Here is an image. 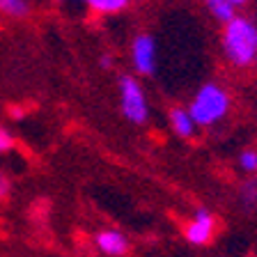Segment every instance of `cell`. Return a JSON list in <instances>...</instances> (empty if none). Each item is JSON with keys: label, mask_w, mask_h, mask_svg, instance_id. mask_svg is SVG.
Listing matches in <instances>:
<instances>
[{"label": "cell", "mask_w": 257, "mask_h": 257, "mask_svg": "<svg viewBox=\"0 0 257 257\" xmlns=\"http://www.w3.org/2000/svg\"><path fill=\"white\" fill-rule=\"evenodd\" d=\"M220 46L225 60L234 69H250L257 64V21L246 14H236L223 26Z\"/></svg>", "instance_id": "obj_1"}, {"label": "cell", "mask_w": 257, "mask_h": 257, "mask_svg": "<svg viewBox=\"0 0 257 257\" xmlns=\"http://www.w3.org/2000/svg\"><path fill=\"white\" fill-rule=\"evenodd\" d=\"M186 108L193 115L198 128H211L230 115L232 94L220 83H202Z\"/></svg>", "instance_id": "obj_2"}, {"label": "cell", "mask_w": 257, "mask_h": 257, "mask_svg": "<svg viewBox=\"0 0 257 257\" xmlns=\"http://www.w3.org/2000/svg\"><path fill=\"white\" fill-rule=\"evenodd\" d=\"M117 90H119V108L122 115L136 126L150 122L152 108H150V99L145 94L143 83L138 80V76L134 74H122L117 80Z\"/></svg>", "instance_id": "obj_3"}, {"label": "cell", "mask_w": 257, "mask_h": 257, "mask_svg": "<svg viewBox=\"0 0 257 257\" xmlns=\"http://www.w3.org/2000/svg\"><path fill=\"white\" fill-rule=\"evenodd\" d=\"M216 232H218V218H216V214L207 207L195 209L193 216L184 223V227H182L184 241L191 243V246H195V248L209 246V243L214 241Z\"/></svg>", "instance_id": "obj_4"}, {"label": "cell", "mask_w": 257, "mask_h": 257, "mask_svg": "<svg viewBox=\"0 0 257 257\" xmlns=\"http://www.w3.org/2000/svg\"><path fill=\"white\" fill-rule=\"evenodd\" d=\"M128 58H131L134 71L138 76H154L156 64H159V46H156L154 35H150V32H138V35L131 39Z\"/></svg>", "instance_id": "obj_5"}, {"label": "cell", "mask_w": 257, "mask_h": 257, "mask_svg": "<svg viewBox=\"0 0 257 257\" xmlns=\"http://www.w3.org/2000/svg\"><path fill=\"white\" fill-rule=\"evenodd\" d=\"M94 248L106 257H126L131 252V241L117 227H103L94 234Z\"/></svg>", "instance_id": "obj_6"}, {"label": "cell", "mask_w": 257, "mask_h": 257, "mask_svg": "<svg viewBox=\"0 0 257 257\" xmlns=\"http://www.w3.org/2000/svg\"><path fill=\"white\" fill-rule=\"evenodd\" d=\"M168 124H170L172 134L182 140H193L200 131L186 106H172L170 112H168Z\"/></svg>", "instance_id": "obj_7"}, {"label": "cell", "mask_w": 257, "mask_h": 257, "mask_svg": "<svg viewBox=\"0 0 257 257\" xmlns=\"http://www.w3.org/2000/svg\"><path fill=\"white\" fill-rule=\"evenodd\" d=\"M202 3L207 5L209 14L214 16L220 26H225L239 14V7H243L248 0H202Z\"/></svg>", "instance_id": "obj_8"}, {"label": "cell", "mask_w": 257, "mask_h": 257, "mask_svg": "<svg viewBox=\"0 0 257 257\" xmlns=\"http://www.w3.org/2000/svg\"><path fill=\"white\" fill-rule=\"evenodd\" d=\"M239 204L246 214L257 211V177H248L239 184Z\"/></svg>", "instance_id": "obj_9"}, {"label": "cell", "mask_w": 257, "mask_h": 257, "mask_svg": "<svg viewBox=\"0 0 257 257\" xmlns=\"http://www.w3.org/2000/svg\"><path fill=\"white\" fill-rule=\"evenodd\" d=\"M131 3L134 0H87V7L99 16H112V14L124 12Z\"/></svg>", "instance_id": "obj_10"}, {"label": "cell", "mask_w": 257, "mask_h": 257, "mask_svg": "<svg viewBox=\"0 0 257 257\" xmlns=\"http://www.w3.org/2000/svg\"><path fill=\"white\" fill-rule=\"evenodd\" d=\"M30 10V0H0V14L7 19H26Z\"/></svg>", "instance_id": "obj_11"}, {"label": "cell", "mask_w": 257, "mask_h": 257, "mask_svg": "<svg viewBox=\"0 0 257 257\" xmlns=\"http://www.w3.org/2000/svg\"><path fill=\"white\" fill-rule=\"evenodd\" d=\"M236 168L243 175L255 177L257 175V147H243L236 156Z\"/></svg>", "instance_id": "obj_12"}, {"label": "cell", "mask_w": 257, "mask_h": 257, "mask_svg": "<svg viewBox=\"0 0 257 257\" xmlns=\"http://www.w3.org/2000/svg\"><path fill=\"white\" fill-rule=\"evenodd\" d=\"M16 147V138L7 131L5 126H0V154H7Z\"/></svg>", "instance_id": "obj_13"}, {"label": "cell", "mask_w": 257, "mask_h": 257, "mask_svg": "<svg viewBox=\"0 0 257 257\" xmlns=\"http://www.w3.org/2000/svg\"><path fill=\"white\" fill-rule=\"evenodd\" d=\"M12 193V179L5 170H0V202H5Z\"/></svg>", "instance_id": "obj_14"}, {"label": "cell", "mask_w": 257, "mask_h": 257, "mask_svg": "<svg viewBox=\"0 0 257 257\" xmlns=\"http://www.w3.org/2000/svg\"><path fill=\"white\" fill-rule=\"evenodd\" d=\"M112 64H115V58H112L110 53H101V58H99V67H101V69H110Z\"/></svg>", "instance_id": "obj_15"}, {"label": "cell", "mask_w": 257, "mask_h": 257, "mask_svg": "<svg viewBox=\"0 0 257 257\" xmlns=\"http://www.w3.org/2000/svg\"><path fill=\"white\" fill-rule=\"evenodd\" d=\"M12 117L14 119H19V117H23V110L19 106H14V110H12Z\"/></svg>", "instance_id": "obj_16"}, {"label": "cell", "mask_w": 257, "mask_h": 257, "mask_svg": "<svg viewBox=\"0 0 257 257\" xmlns=\"http://www.w3.org/2000/svg\"><path fill=\"white\" fill-rule=\"evenodd\" d=\"M55 3H64V0H55Z\"/></svg>", "instance_id": "obj_17"}, {"label": "cell", "mask_w": 257, "mask_h": 257, "mask_svg": "<svg viewBox=\"0 0 257 257\" xmlns=\"http://www.w3.org/2000/svg\"><path fill=\"white\" fill-rule=\"evenodd\" d=\"M80 3H87V0H80Z\"/></svg>", "instance_id": "obj_18"}]
</instances>
